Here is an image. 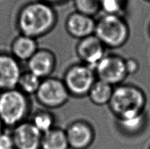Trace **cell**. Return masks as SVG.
I'll use <instances>...</instances> for the list:
<instances>
[{"mask_svg": "<svg viewBox=\"0 0 150 149\" xmlns=\"http://www.w3.org/2000/svg\"><path fill=\"white\" fill-rule=\"evenodd\" d=\"M101 11L104 14L125 17L127 11L128 0H100Z\"/></svg>", "mask_w": 150, "mask_h": 149, "instance_id": "ffe728a7", "label": "cell"}, {"mask_svg": "<svg viewBox=\"0 0 150 149\" xmlns=\"http://www.w3.org/2000/svg\"><path fill=\"white\" fill-rule=\"evenodd\" d=\"M145 1H148V2L150 3V0H145Z\"/></svg>", "mask_w": 150, "mask_h": 149, "instance_id": "4316f807", "label": "cell"}, {"mask_svg": "<svg viewBox=\"0 0 150 149\" xmlns=\"http://www.w3.org/2000/svg\"><path fill=\"white\" fill-rule=\"evenodd\" d=\"M94 35L106 48L119 49L127 43L130 30L123 16L103 14L96 20Z\"/></svg>", "mask_w": 150, "mask_h": 149, "instance_id": "3957f363", "label": "cell"}, {"mask_svg": "<svg viewBox=\"0 0 150 149\" xmlns=\"http://www.w3.org/2000/svg\"><path fill=\"white\" fill-rule=\"evenodd\" d=\"M41 149H70L65 130L55 126L42 134Z\"/></svg>", "mask_w": 150, "mask_h": 149, "instance_id": "2e32d148", "label": "cell"}, {"mask_svg": "<svg viewBox=\"0 0 150 149\" xmlns=\"http://www.w3.org/2000/svg\"><path fill=\"white\" fill-rule=\"evenodd\" d=\"M14 144L11 134L4 131L0 134V149H13Z\"/></svg>", "mask_w": 150, "mask_h": 149, "instance_id": "603a6c76", "label": "cell"}, {"mask_svg": "<svg viewBox=\"0 0 150 149\" xmlns=\"http://www.w3.org/2000/svg\"><path fill=\"white\" fill-rule=\"evenodd\" d=\"M22 72L19 61L11 54L0 53V91L17 88Z\"/></svg>", "mask_w": 150, "mask_h": 149, "instance_id": "8fae6325", "label": "cell"}, {"mask_svg": "<svg viewBox=\"0 0 150 149\" xmlns=\"http://www.w3.org/2000/svg\"><path fill=\"white\" fill-rule=\"evenodd\" d=\"M148 34H149V38H150V22H149V26H148Z\"/></svg>", "mask_w": 150, "mask_h": 149, "instance_id": "484cf974", "label": "cell"}, {"mask_svg": "<svg viewBox=\"0 0 150 149\" xmlns=\"http://www.w3.org/2000/svg\"><path fill=\"white\" fill-rule=\"evenodd\" d=\"M4 127H5L4 125L3 124L1 121L0 120V134L4 131Z\"/></svg>", "mask_w": 150, "mask_h": 149, "instance_id": "d4e9b609", "label": "cell"}, {"mask_svg": "<svg viewBox=\"0 0 150 149\" xmlns=\"http://www.w3.org/2000/svg\"><path fill=\"white\" fill-rule=\"evenodd\" d=\"M97 79L115 87L124 83L128 76L125 58L117 54H106L94 67Z\"/></svg>", "mask_w": 150, "mask_h": 149, "instance_id": "52a82bcc", "label": "cell"}, {"mask_svg": "<svg viewBox=\"0 0 150 149\" xmlns=\"http://www.w3.org/2000/svg\"><path fill=\"white\" fill-rule=\"evenodd\" d=\"M148 149H150V146H149V148Z\"/></svg>", "mask_w": 150, "mask_h": 149, "instance_id": "83f0119b", "label": "cell"}, {"mask_svg": "<svg viewBox=\"0 0 150 149\" xmlns=\"http://www.w3.org/2000/svg\"><path fill=\"white\" fill-rule=\"evenodd\" d=\"M26 63L27 70L43 79L52 76L57 65V58L52 50L38 48Z\"/></svg>", "mask_w": 150, "mask_h": 149, "instance_id": "7c38bea8", "label": "cell"}, {"mask_svg": "<svg viewBox=\"0 0 150 149\" xmlns=\"http://www.w3.org/2000/svg\"><path fill=\"white\" fill-rule=\"evenodd\" d=\"M75 11L94 17L101 11L100 0H73Z\"/></svg>", "mask_w": 150, "mask_h": 149, "instance_id": "44dd1931", "label": "cell"}, {"mask_svg": "<svg viewBox=\"0 0 150 149\" xmlns=\"http://www.w3.org/2000/svg\"><path fill=\"white\" fill-rule=\"evenodd\" d=\"M58 15L54 6L41 0L30 1L20 8L16 17V27L21 34L35 39L55 28Z\"/></svg>", "mask_w": 150, "mask_h": 149, "instance_id": "6da1fadb", "label": "cell"}, {"mask_svg": "<svg viewBox=\"0 0 150 149\" xmlns=\"http://www.w3.org/2000/svg\"><path fill=\"white\" fill-rule=\"evenodd\" d=\"M41 1L47 3V4L54 6V5H62V4H65V3L68 2L69 0H41Z\"/></svg>", "mask_w": 150, "mask_h": 149, "instance_id": "cb8c5ba5", "label": "cell"}, {"mask_svg": "<svg viewBox=\"0 0 150 149\" xmlns=\"http://www.w3.org/2000/svg\"><path fill=\"white\" fill-rule=\"evenodd\" d=\"M146 112L128 118L116 119L119 131L127 137H135L145 129L147 123Z\"/></svg>", "mask_w": 150, "mask_h": 149, "instance_id": "9a60e30c", "label": "cell"}, {"mask_svg": "<svg viewBox=\"0 0 150 149\" xmlns=\"http://www.w3.org/2000/svg\"><path fill=\"white\" fill-rule=\"evenodd\" d=\"M65 130L71 149L89 148L96 139L94 127L85 119L72 122Z\"/></svg>", "mask_w": 150, "mask_h": 149, "instance_id": "ba28073f", "label": "cell"}, {"mask_svg": "<svg viewBox=\"0 0 150 149\" xmlns=\"http://www.w3.org/2000/svg\"><path fill=\"white\" fill-rule=\"evenodd\" d=\"M38 49L37 39L21 34L11 44V54L19 62H27Z\"/></svg>", "mask_w": 150, "mask_h": 149, "instance_id": "5bb4252c", "label": "cell"}, {"mask_svg": "<svg viewBox=\"0 0 150 149\" xmlns=\"http://www.w3.org/2000/svg\"><path fill=\"white\" fill-rule=\"evenodd\" d=\"M11 135L15 149H41L42 134L30 121L13 127Z\"/></svg>", "mask_w": 150, "mask_h": 149, "instance_id": "30bf717a", "label": "cell"}, {"mask_svg": "<svg viewBox=\"0 0 150 149\" xmlns=\"http://www.w3.org/2000/svg\"><path fill=\"white\" fill-rule=\"evenodd\" d=\"M96 25L94 17L75 11L67 17L65 27L69 36L79 40L94 34Z\"/></svg>", "mask_w": 150, "mask_h": 149, "instance_id": "4fadbf2b", "label": "cell"}, {"mask_svg": "<svg viewBox=\"0 0 150 149\" xmlns=\"http://www.w3.org/2000/svg\"><path fill=\"white\" fill-rule=\"evenodd\" d=\"M30 110L28 96L17 87L0 91V120L5 127L13 128L26 121Z\"/></svg>", "mask_w": 150, "mask_h": 149, "instance_id": "277c9868", "label": "cell"}, {"mask_svg": "<svg viewBox=\"0 0 150 149\" xmlns=\"http://www.w3.org/2000/svg\"><path fill=\"white\" fill-rule=\"evenodd\" d=\"M106 47L94 34L79 39L75 51L80 63L94 68L106 55Z\"/></svg>", "mask_w": 150, "mask_h": 149, "instance_id": "9c48e42d", "label": "cell"}, {"mask_svg": "<svg viewBox=\"0 0 150 149\" xmlns=\"http://www.w3.org/2000/svg\"><path fill=\"white\" fill-rule=\"evenodd\" d=\"M30 121L42 134L55 127L54 114L47 110V108L37 110L32 116Z\"/></svg>", "mask_w": 150, "mask_h": 149, "instance_id": "ac0fdd59", "label": "cell"}, {"mask_svg": "<svg viewBox=\"0 0 150 149\" xmlns=\"http://www.w3.org/2000/svg\"><path fill=\"white\" fill-rule=\"evenodd\" d=\"M113 89L114 87L111 85L97 79L90 90L88 97L95 105H108L112 97Z\"/></svg>", "mask_w": 150, "mask_h": 149, "instance_id": "e0dca14e", "label": "cell"}, {"mask_svg": "<svg viewBox=\"0 0 150 149\" xmlns=\"http://www.w3.org/2000/svg\"><path fill=\"white\" fill-rule=\"evenodd\" d=\"M35 97L44 108L55 109L65 105L71 95L63 79L50 76L42 79Z\"/></svg>", "mask_w": 150, "mask_h": 149, "instance_id": "8992f818", "label": "cell"}, {"mask_svg": "<svg viewBox=\"0 0 150 149\" xmlns=\"http://www.w3.org/2000/svg\"><path fill=\"white\" fill-rule=\"evenodd\" d=\"M126 68L128 75H132L138 72L140 70V65L139 61L133 57L125 58Z\"/></svg>", "mask_w": 150, "mask_h": 149, "instance_id": "7402d4cb", "label": "cell"}, {"mask_svg": "<svg viewBox=\"0 0 150 149\" xmlns=\"http://www.w3.org/2000/svg\"><path fill=\"white\" fill-rule=\"evenodd\" d=\"M42 80L41 78L30 71L23 72L18 82L17 88L27 96L35 95Z\"/></svg>", "mask_w": 150, "mask_h": 149, "instance_id": "d6986e66", "label": "cell"}, {"mask_svg": "<svg viewBox=\"0 0 150 149\" xmlns=\"http://www.w3.org/2000/svg\"><path fill=\"white\" fill-rule=\"evenodd\" d=\"M147 102V95L141 87L122 83L114 87L108 106L115 119H122L145 112Z\"/></svg>", "mask_w": 150, "mask_h": 149, "instance_id": "7a4b0ae2", "label": "cell"}, {"mask_svg": "<svg viewBox=\"0 0 150 149\" xmlns=\"http://www.w3.org/2000/svg\"><path fill=\"white\" fill-rule=\"evenodd\" d=\"M96 80L94 68L80 62L69 66L63 79L71 97L75 98L88 97Z\"/></svg>", "mask_w": 150, "mask_h": 149, "instance_id": "5b68a950", "label": "cell"}, {"mask_svg": "<svg viewBox=\"0 0 150 149\" xmlns=\"http://www.w3.org/2000/svg\"><path fill=\"white\" fill-rule=\"evenodd\" d=\"M13 149H15V148H13Z\"/></svg>", "mask_w": 150, "mask_h": 149, "instance_id": "f1b7e54d", "label": "cell"}]
</instances>
